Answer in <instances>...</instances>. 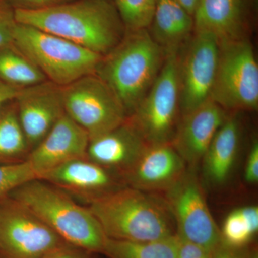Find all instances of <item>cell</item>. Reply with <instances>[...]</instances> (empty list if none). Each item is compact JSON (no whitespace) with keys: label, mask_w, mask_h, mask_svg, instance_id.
Wrapping results in <instances>:
<instances>
[{"label":"cell","mask_w":258,"mask_h":258,"mask_svg":"<svg viewBox=\"0 0 258 258\" xmlns=\"http://www.w3.org/2000/svg\"><path fill=\"white\" fill-rule=\"evenodd\" d=\"M15 21L62 37L104 56L124 37L113 2L74 0L37 10L13 8Z\"/></svg>","instance_id":"1"},{"label":"cell","mask_w":258,"mask_h":258,"mask_svg":"<svg viewBox=\"0 0 258 258\" xmlns=\"http://www.w3.org/2000/svg\"><path fill=\"white\" fill-rule=\"evenodd\" d=\"M107 238L152 242L176 235L174 217L163 197L125 186L86 205Z\"/></svg>","instance_id":"2"},{"label":"cell","mask_w":258,"mask_h":258,"mask_svg":"<svg viewBox=\"0 0 258 258\" xmlns=\"http://www.w3.org/2000/svg\"><path fill=\"white\" fill-rule=\"evenodd\" d=\"M166 55L147 28L125 30L121 41L103 56L95 74L111 88L128 118L155 82Z\"/></svg>","instance_id":"3"},{"label":"cell","mask_w":258,"mask_h":258,"mask_svg":"<svg viewBox=\"0 0 258 258\" xmlns=\"http://www.w3.org/2000/svg\"><path fill=\"white\" fill-rule=\"evenodd\" d=\"M31 212L61 238L89 252L103 253L107 237L88 207L54 185L34 179L8 195Z\"/></svg>","instance_id":"4"},{"label":"cell","mask_w":258,"mask_h":258,"mask_svg":"<svg viewBox=\"0 0 258 258\" xmlns=\"http://www.w3.org/2000/svg\"><path fill=\"white\" fill-rule=\"evenodd\" d=\"M13 45L31 60L47 81L64 87L95 74L103 56L36 28L12 24Z\"/></svg>","instance_id":"5"},{"label":"cell","mask_w":258,"mask_h":258,"mask_svg":"<svg viewBox=\"0 0 258 258\" xmlns=\"http://www.w3.org/2000/svg\"><path fill=\"white\" fill-rule=\"evenodd\" d=\"M219 43L210 99L225 111L257 109L258 64L252 45L244 37Z\"/></svg>","instance_id":"6"},{"label":"cell","mask_w":258,"mask_h":258,"mask_svg":"<svg viewBox=\"0 0 258 258\" xmlns=\"http://www.w3.org/2000/svg\"><path fill=\"white\" fill-rule=\"evenodd\" d=\"M179 51L167 53L155 82L128 118L149 146L170 143L179 120Z\"/></svg>","instance_id":"7"},{"label":"cell","mask_w":258,"mask_h":258,"mask_svg":"<svg viewBox=\"0 0 258 258\" xmlns=\"http://www.w3.org/2000/svg\"><path fill=\"white\" fill-rule=\"evenodd\" d=\"M163 198L174 217L179 238L210 252L222 243L221 232L208 208L197 169L187 167Z\"/></svg>","instance_id":"8"},{"label":"cell","mask_w":258,"mask_h":258,"mask_svg":"<svg viewBox=\"0 0 258 258\" xmlns=\"http://www.w3.org/2000/svg\"><path fill=\"white\" fill-rule=\"evenodd\" d=\"M64 112L90 139L124 123L128 116L111 88L96 74L62 87Z\"/></svg>","instance_id":"9"},{"label":"cell","mask_w":258,"mask_h":258,"mask_svg":"<svg viewBox=\"0 0 258 258\" xmlns=\"http://www.w3.org/2000/svg\"><path fill=\"white\" fill-rule=\"evenodd\" d=\"M66 244L20 204L0 198V258H42Z\"/></svg>","instance_id":"10"},{"label":"cell","mask_w":258,"mask_h":258,"mask_svg":"<svg viewBox=\"0 0 258 258\" xmlns=\"http://www.w3.org/2000/svg\"><path fill=\"white\" fill-rule=\"evenodd\" d=\"M217 37L194 32L181 48L179 60L180 115L193 111L210 99L219 57Z\"/></svg>","instance_id":"11"},{"label":"cell","mask_w":258,"mask_h":258,"mask_svg":"<svg viewBox=\"0 0 258 258\" xmlns=\"http://www.w3.org/2000/svg\"><path fill=\"white\" fill-rule=\"evenodd\" d=\"M15 102L30 151L66 113L62 87L47 80L21 88Z\"/></svg>","instance_id":"12"},{"label":"cell","mask_w":258,"mask_h":258,"mask_svg":"<svg viewBox=\"0 0 258 258\" xmlns=\"http://www.w3.org/2000/svg\"><path fill=\"white\" fill-rule=\"evenodd\" d=\"M74 200L88 204L126 186L123 178L87 157L70 161L42 176Z\"/></svg>","instance_id":"13"},{"label":"cell","mask_w":258,"mask_h":258,"mask_svg":"<svg viewBox=\"0 0 258 258\" xmlns=\"http://www.w3.org/2000/svg\"><path fill=\"white\" fill-rule=\"evenodd\" d=\"M90 138L87 132L64 113L26 161L37 179L70 161L86 157Z\"/></svg>","instance_id":"14"},{"label":"cell","mask_w":258,"mask_h":258,"mask_svg":"<svg viewBox=\"0 0 258 258\" xmlns=\"http://www.w3.org/2000/svg\"><path fill=\"white\" fill-rule=\"evenodd\" d=\"M227 117L225 110L211 99L193 111L180 115L170 144L187 167L197 169Z\"/></svg>","instance_id":"15"},{"label":"cell","mask_w":258,"mask_h":258,"mask_svg":"<svg viewBox=\"0 0 258 258\" xmlns=\"http://www.w3.org/2000/svg\"><path fill=\"white\" fill-rule=\"evenodd\" d=\"M186 163L170 143L150 145L123 176L126 186L149 193L166 192L184 175Z\"/></svg>","instance_id":"16"},{"label":"cell","mask_w":258,"mask_h":258,"mask_svg":"<svg viewBox=\"0 0 258 258\" xmlns=\"http://www.w3.org/2000/svg\"><path fill=\"white\" fill-rule=\"evenodd\" d=\"M149 146L127 118L119 126L90 139L86 157L123 178Z\"/></svg>","instance_id":"17"},{"label":"cell","mask_w":258,"mask_h":258,"mask_svg":"<svg viewBox=\"0 0 258 258\" xmlns=\"http://www.w3.org/2000/svg\"><path fill=\"white\" fill-rule=\"evenodd\" d=\"M247 4V0H200L193 15L195 31L211 33L219 42L244 37Z\"/></svg>","instance_id":"18"},{"label":"cell","mask_w":258,"mask_h":258,"mask_svg":"<svg viewBox=\"0 0 258 258\" xmlns=\"http://www.w3.org/2000/svg\"><path fill=\"white\" fill-rule=\"evenodd\" d=\"M240 139V122L235 117H227L201 161L203 179L209 186H220L229 179L238 155Z\"/></svg>","instance_id":"19"},{"label":"cell","mask_w":258,"mask_h":258,"mask_svg":"<svg viewBox=\"0 0 258 258\" xmlns=\"http://www.w3.org/2000/svg\"><path fill=\"white\" fill-rule=\"evenodd\" d=\"M149 34L166 53L179 51L195 31L191 15L176 0H157L149 28Z\"/></svg>","instance_id":"20"},{"label":"cell","mask_w":258,"mask_h":258,"mask_svg":"<svg viewBox=\"0 0 258 258\" xmlns=\"http://www.w3.org/2000/svg\"><path fill=\"white\" fill-rule=\"evenodd\" d=\"M30 151L14 100L0 112V164L26 161Z\"/></svg>","instance_id":"21"},{"label":"cell","mask_w":258,"mask_h":258,"mask_svg":"<svg viewBox=\"0 0 258 258\" xmlns=\"http://www.w3.org/2000/svg\"><path fill=\"white\" fill-rule=\"evenodd\" d=\"M0 80L19 88L47 81L37 66L13 45L0 50Z\"/></svg>","instance_id":"22"},{"label":"cell","mask_w":258,"mask_h":258,"mask_svg":"<svg viewBox=\"0 0 258 258\" xmlns=\"http://www.w3.org/2000/svg\"><path fill=\"white\" fill-rule=\"evenodd\" d=\"M175 235L152 242H128L106 238L103 253L110 258H177Z\"/></svg>","instance_id":"23"},{"label":"cell","mask_w":258,"mask_h":258,"mask_svg":"<svg viewBox=\"0 0 258 258\" xmlns=\"http://www.w3.org/2000/svg\"><path fill=\"white\" fill-rule=\"evenodd\" d=\"M157 0H113L125 30L149 28Z\"/></svg>","instance_id":"24"},{"label":"cell","mask_w":258,"mask_h":258,"mask_svg":"<svg viewBox=\"0 0 258 258\" xmlns=\"http://www.w3.org/2000/svg\"><path fill=\"white\" fill-rule=\"evenodd\" d=\"M257 232L241 208L231 212L226 217L221 232L222 242L234 247H244Z\"/></svg>","instance_id":"25"},{"label":"cell","mask_w":258,"mask_h":258,"mask_svg":"<svg viewBox=\"0 0 258 258\" xmlns=\"http://www.w3.org/2000/svg\"><path fill=\"white\" fill-rule=\"evenodd\" d=\"M37 179L27 161L12 164H0V198L8 196L19 186Z\"/></svg>","instance_id":"26"},{"label":"cell","mask_w":258,"mask_h":258,"mask_svg":"<svg viewBox=\"0 0 258 258\" xmlns=\"http://www.w3.org/2000/svg\"><path fill=\"white\" fill-rule=\"evenodd\" d=\"M13 20V8L4 1L0 2V50L13 45L12 24Z\"/></svg>","instance_id":"27"},{"label":"cell","mask_w":258,"mask_h":258,"mask_svg":"<svg viewBox=\"0 0 258 258\" xmlns=\"http://www.w3.org/2000/svg\"><path fill=\"white\" fill-rule=\"evenodd\" d=\"M212 252L198 244L179 238L177 258H212Z\"/></svg>","instance_id":"28"},{"label":"cell","mask_w":258,"mask_h":258,"mask_svg":"<svg viewBox=\"0 0 258 258\" xmlns=\"http://www.w3.org/2000/svg\"><path fill=\"white\" fill-rule=\"evenodd\" d=\"M244 179L248 184H256L258 181V142L254 140L250 147L245 169Z\"/></svg>","instance_id":"29"},{"label":"cell","mask_w":258,"mask_h":258,"mask_svg":"<svg viewBox=\"0 0 258 258\" xmlns=\"http://www.w3.org/2000/svg\"><path fill=\"white\" fill-rule=\"evenodd\" d=\"M74 0H4L13 8L37 10L62 4Z\"/></svg>","instance_id":"30"},{"label":"cell","mask_w":258,"mask_h":258,"mask_svg":"<svg viewBox=\"0 0 258 258\" xmlns=\"http://www.w3.org/2000/svg\"><path fill=\"white\" fill-rule=\"evenodd\" d=\"M250 252L244 247H234L222 243L212 252V258H252Z\"/></svg>","instance_id":"31"},{"label":"cell","mask_w":258,"mask_h":258,"mask_svg":"<svg viewBox=\"0 0 258 258\" xmlns=\"http://www.w3.org/2000/svg\"><path fill=\"white\" fill-rule=\"evenodd\" d=\"M89 252L70 244H66L42 258H89Z\"/></svg>","instance_id":"32"},{"label":"cell","mask_w":258,"mask_h":258,"mask_svg":"<svg viewBox=\"0 0 258 258\" xmlns=\"http://www.w3.org/2000/svg\"><path fill=\"white\" fill-rule=\"evenodd\" d=\"M21 88L10 86L0 80V112L5 105L14 101Z\"/></svg>","instance_id":"33"},{"label":"cell","mask_w":258,"mask_h":258,"mask_svg":"<svg viewBox=\"0 0 258 258\" xmlns=\"http://www.w3.org/2000/svg\"><path fill=\"white\" fill-rule=\"evenodd\" d=\"M190 15H194L200 0H176Z\"/></svg>","instance_id":"34"},{"label":"cell","mask_w":258,"mask_h":258,"mask_svg":"<svg viewBox=\"0 0 258 258\" xmlns=\"http://www.w3.org/2000/svg\"><path fill=\"white\" fill-rule=\"evenodd\" d=\"M249 3H252V5H255L257 3V0H247Z\"/></svg>","instance_id":"35"},{"label":"cell","mask_w":258,"mask_h":258,"mask_svg":"<svg viewBox=\"0 0 258 258\" xmlns=\"http://www.w3.org/2000/svg\"><path fill=\"white\" fill-rule=\"evenodd\" d=\"M252 258H258L257 252H254L253 256H252Z\"/></svg>","instance_id":"36"},{"label":"cell","mask_w":258,"mask_h":258,"mask_svg":"<svg viewBox=\"0 0 258 258\" xmlns=\"http://www.w3.org/2000/svg\"><path fill=\"white\" fill-rule=\"evenodd\" d=\"M106 1H111V2H113V0H106Z\"/></svg>","instance_id":"37"},{"label":"cell","mask_w":258,"mask_h":258,"mask_svg":"<svg viewBox=\"0 0 258 258\" xmlns=\"http://www.w3.org/2000/svg\"><path fill=\"white\" fill-rule=\"evenodd\" d=\"M1 1H4V0H0V2H1Z\"/></svg>","instance_id":"38"}]
</instances>
